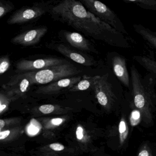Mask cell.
Here are the masks:
<instances>
[{
  "label": "cell",
  "mask_w": 156,
  "mask_h": 156,
  "mask_svg": "<svg viewBox=\"0 0 156 156\" xmlns=\"http://www.w3.org/2000/svg\"><path fill=\"white\" fill-rule=\"evenodd\" d=\"M130 76L133 105L141 113L143 121L151 123L156 102V79L148 73L143 76L133 65L130 67Z\"/></svg>",
  "instance_id": "cell-2"
},
{
  "label": "cell",
  "mask_w": 156,
  "mask_h": 156,
  "mask_svg": "<svg viewBox=\"0 0 156 156\" xmlns=\"http://www.w3.org/2000/svg\"><path fill=\"white\" fill-rule=\"evenodd\" d=\"M133 27L136 32L140 35L150 46L156 50V32L141 24H134Z\"/></svg>",
  "instance_id": "cell-14"
},
{
  "label": "cell",
  "mask_w": 156,
  "mask_h": 156,
  "mask_svg": "<svg viewBox=\"0 0 156 156\" xmlns=\"http://www.w3.org/2000/svg\"><path fill=\"white\" fill-rule=\"evenodd\" d=\"M119 142L121 146L124 144L129 134V128L124 116H122L119 125Z\"/></svg>",
  "instance_id": "cell-19"
},
{
  "label": "cell",
  "mask_w": 156,
  "mask_h": 156,
  "mask_svg": "<svg viewBox=\"0 0 156 156\" xmlns=\"http://www.w3.org/2000/svg\"><path fill=\"white\" fill-rule=\"evenodd\" d=\"M49 147L51 149L55 151H62L65 149L64 146L59 143H54L49 145Z\"/></svg>",
  "instance_id": "cell-28"
},
{
  "label": "cell",
  "mask_w": 156,
  "mask_h": 156,
  "mask_svg": "<svg viewBox=\"0 0 156 156\" xmlns=\"http://www.w3.org/2000/svg\"><path fill=\"white\" fill-rule=\"evenodd\" d=\"M15 119H11L9 120L1 119L0 120V131L5 129L7 126H10L11 124L12 125L15 124Z\"/></svg>",
  "instance_id": "cell-27"
},
{
  "label": "cell",
  "mask_w": 156,
  "mask_h": 156,
  "mask_svg": "<svg viewBox=\"0 0 156 156\" xmlns=\"http://www.w3.org/2000/svg\"><path fill=\"white\" fill-rule=\"evenodd\" d=\"M63 37L70 45L83 51L98 54L93 44L80 34L71 31H64Z\"/></svg>",
  "instance_id": "cell-13"
},
{
  "label": "cell",
  "mask_w": 156,
  "mask_h": 156,
  "mask_svg": "<svg viewBox=\"0 0 156 156\" xmlns=\"http://www.w3.org/2000/svg\"><path fill=\"white\" fill-rule=\"evenodd\" d=\"M76 136L77 140L80 142H85L86 140H87L88 139L87 136H86L85 134L83 128L81 126H78L76 128Z\"/></svg>",
  "instance_id": "cell-24"
},
{
  "label": "cell",
  "mask_w": 156,
  "mask_h": 156,
  "mask_svg": "<svg viewBox=\"0 0 156 156\" xmlns=\"http://www.w3.org/2000/svg\"><path fill=\"white\" fill-rule=\"evenodd\" d=\"M11 66V62L9 55H2L0 58V75L2 76L9 71Z\"/></svg>",
  "instance_id": "cell-22"
},
{
  "label": "cell",
  "mask_w": 156,
  "mask_h": 156,
  "mask_svg": "<svg viewBox=\"0 0 156 156\" xmlns=\"http://www.w3.org/2000/svg\"><path fill=\"white\" fill-rule=\"evenodd\" d=\"M51 5L46 3H34L33 6L23 7L14 12L7 20L9 25L30 23L49 12Z\"/></svg>",
  "instance_id": "cell-6"
},
{
  "label": "cell",
  "mask_w": 156,
  "mask_h": 156,
  "mask_svg": "<svg viewBox=\"0 0 156 156\" xmlns=\"http://www.w3.org/2000/svg\"><path fill=\"white\" fill-rule=\"evenodd\" d=\"M82 72L81 69L68 62L41 71L26 73L33 85L50 84L64 78L75 76Z\"/></svg>",
  "instance_id": "cell-4"
},
{
  "label": "cell",
  "mask_w": 156,
  "mask_h": 156,
  "mask_svg": "<svg viewBox=\"0 0 156 156\" xmlns=\"http://www.w3.org/2000/svg\"><path fill=\"white\" fill-rule=\"evenodd\" d=\"M20 129L19 127L12 128L0 131V140L7 141L15 138L20 134Z\"/></svg>",
  "instance_id": "cell-20"
},
{
  "label": "cell",
  "mask_w": 156,
  "mask_h": 156,
  "mask_svg": "<svg viewBox=\"0 0 156 156\" xmlns=\"http://www.w3.org/2000/svg\"><path fill=\"white\" fill-rule=\"evenodd\" d=\"M138 156H153L151 150L147 145H143L140 149Z\"/></svg>",
  "instance_id": "cell-26"
},
{
  "label": "cell",
  "mask_w": 156,
  "mask_h": 156,
  "mask_svg": "<svg viewBox=\"0 0 156 156\" xmlns=\"http://www.w3.org/2000/svg\"><path fill=\"white\" fill-rule=\"evenodd\" d=\"M47 32L48 28L45 26L27 30L13 37L11 40V42L15 45L34 46L41 41Z\"/></svg>",
  "instance_id": "cell-9"
},
{
  "label": "cell",
  "mask_w": 156,
  "mask_h": 156,
  "mask_svg": "<svg viewBox=\"0 0 156 156\" xmlns=\"http://www.w3.org/2000/svg\"><path fill=\"white\" fill-rule=\"evenodd\" d=\"M133 59L156 79V60L154 58L147 55H134Z\"/></svg>",
  "instance_id": "cell-15"
},
{
  "label": "cell",
  "mask_w": 156,
  "mask_h": 156,
  "mask_svg": "<svg viewBox=\"0 0 156 156\" xmlns=\"http://www.w3.org/2000/svg\"><path fill=\"white\" fill-rule=\"evenodd\" d=\"M63 122V119L61 118H55L51 120V124L54 126H59Z\"/></svg>",
  "instance_id": "cell-29"
},
{
  "label": "cell",
  "mask_w": 156,
  "mask_h": 156,
  "mask_svg": "<svg viewBox=\"0 0 156 156\" xmlns=\"http://www.w3.org/2000/svg\"><path fill=\"white\" fill-rule=\"evenodd\" d=\"M121 83L112 74L108 73L99 76L92 89L99 105L106 111L112 109L118 101L117 91L121 88Z\"/></svg>",
  "instance_id": "cell-3"
},
{
  "label": "cell",
  "mask_w": 156,
  "mask_h": 156,
  "mask_svg": "<svg viewBox=\"0 0 156 156\" xmlns=\"http://www.w3.org/2000/svg\"><path fill=\"white\" fill-rule=\"evenodd\" d=\"M125 3L134 4L144 9L156 11V0H123Z\"/></svg>",
  "instance_id": "cell-18"
},
{
  "label": "cell",
  "mask_w": 156,
  "mask_h": 156,
  "mask_svg": "<svg viewBox=\"0 0 156 156\" xmlns=\"http://www.w3.org/2000/svg\"><path fill=\"white\" fill-rule=\"evenodd\" d=\"M82 76H74L61 79L59 81L48 84L39 87L36 93L44 95L58 94L61 91L70 90L82 79Z\"/></svg>",
  "instance_id": "cell-12"
},
{
  "label": "cell",
  "mask_w": 156,
  "mask_h": 156,
  "mask_svg": "<svg viewBox=\"0 0 156 156\" xmlns=\"http://www.w3.org/2000/svg\"><path fill=\"white\" fill-rule=\"evenodd\" d=\"M141 118V113L139 110L136 108L133 110L131 112L130 117V122L131 126H134L137 125L140 122Z\"/></svg>",
  "instance_id": "cell-23"
},
{
  "label": "cell",
  "mask_w": 156,
  "mask_h": 156,
  "mask_svg": "<svg viewBox=\"0 0 156 156\" xmlns=\"http://www.w3.org/2000/svg\"><path fill=\"white\" fill-rule=\"evenodd\" d=\"M17 98H18L10 92L4 89L2 90L0 93V114L2 115L6 112L11 102Z\"/></svg>",
  "instance_id": "cell-17"
},
{
  "label": "cell",
  "mask_w": 156,
  "mask_h": 156,
  "mask_svg": "<svg viewBox=\"0 0 156 156\" xmlns=\"http://www.w3.org/2000/svg\"><path fill=\"white\" fill-rule=\"evenodd\" d=\"M99 76H89L83 75L82 76V79L75 85L73 87L69 90L70 92H78V91H85L93 88V86L97 79L98 78Z\"/></svg>",
  "instance_id": "cell-16"
},
{
  "label": "cell",
  "mask_w": 156,
  "mask_h": 156,
  "mask_svg": "<svg viewBox=\"0 0 156 156\" xmlns=\"http://www.w3.org/2000/svg\"><path fill=\"white\" fill-rule=\"evenodd\" d=\"M15 6L12 2L5 0L0 1V18L2 19L7 13L13 10Z\"/></svg>",
  "instance_id": "cell-21"
},
{
  "label": "cell",
  "mask_w": 156,
  "mask_h": 156,
  "mask_svg": "<svg viewBox=\"0 0 156 156\" xmlns=\"http://www.w3.org/2000/svg\"><path fill=\"white\" fill-rule=\"evenodd\" d=\"M56 106L52 105H44L39 107V110L44 114H49L53 113L56 109Z\"/></svg>",
  "instance_id": "cell-25"
},
{
  "label": "cell",
  "mask_w": 156,
  "mask_h": 156,
  "mask_svg": "<svg viewBox=\"0 0 156 156\" xmlns=\"http://www.w3.org/2000/svg\"><path fill=\"white\" fill-rule=\"evenodd\" d=\"M52 49H54L73 62L84 66H95L97 65L98 62L92 56L82 52L73 50L63 44H54Z\"/></svg>",
  "instance_id": "cell-11"
},
{
  "label": "cell",
  "mask_w": 156,
  "mask_h": 156,
  "mask_svg": "<svg viewBox=\"0 0 156 156\" xmlns=\"http://www.w3.org/2000/svg\"><path fill=\"white\" fill-rule=\"evenodd\" d=\"M66 60L56 57H48L35 60L21 59L16 63V72L18 73L37 72L47 68L67 62Z\"/></svg>",
  "instance_id": "cell-7"
},
{
  "label": "cell",
  "mask_w": 156,
  "mask_h": 156,
  "mask_svg": "<svg viewBox=\"0 0 156 156\" xmlns=\"http://www.w3.org/2000/svg\"><path fill=\"white\" fill-rule=\"evenodd\" d=\"M33 85L31 80L26 73H18L12 76L11 80L2 86L3 89L10 92L17 98L23 97Z\"/></svg>",
  "instance_id": "cell-10"
},
{
  "label": "cell",
  "mask_w": 156,
  "mask_h": 156,
  "mask_svg": "<svg viewBox=\"0 0 156 156\" xmlns=\"http://www.w3.org/2000/svg\"><path fill=\"white\" fill-rule=\"evenodd\" d=\"M50 14L56 20L67 24L87 37L102 41L110 46L131 47V38L118 31L88 11L80 1L65 0L50 7Z\"/></svg>",
  "instance_id": "cell-1"
},
{
  "label": "cell",
  "mask_w": 156,
  "mask_h": 156,
  "mask_svg": "<svg viewBox=\"0 0 156 156\" xmlns=\"http://www.w3.org/2000/svg\"><path fill=\"white\" fill-rule=\"evenodd\" d=\"M80 2L88 11L101 21L130 38L124 24L117 15L104 3L95 0H82Z\"/></svg>",
  "instance_id": "cell-5"
},
{
  "label": "cell",
  "mask_w": 156,
  "mask_h": 156,
  "mask_svg": "<svg viewBox=\"0 0 156 156\" xmlns=\"http://www.w3.org/2000/svg\"><path fill=\"white\" fill-rule=\"evenodd\" d=\"M108 60L115 76L121 84L130 90V76L128 70L126 58L114 51L108 55Z\"/></svg>",
  "instance_id": "cell-8"
}]
</instances>
